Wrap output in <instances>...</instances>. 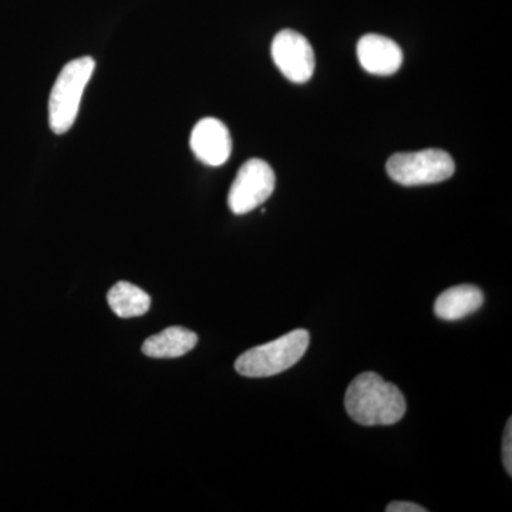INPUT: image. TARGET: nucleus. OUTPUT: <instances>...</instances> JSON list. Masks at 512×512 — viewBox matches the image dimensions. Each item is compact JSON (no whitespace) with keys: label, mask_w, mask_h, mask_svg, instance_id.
Returning a JSON list of instances; mask_svg holds the SVG:
<instances>
[{"label":"nucleus","mask_w":512,"mask_h":512,"mask_svg":"<svg viewBox=\"0 0 512 512\" xmlns=\"http://www.w3.org/2000/svg\"><path fill=\"white\" fill-rule=\"evenodd\" d=\"M198 335L191 330L174 326L148 338L143 345V353L156 359H175L187 355L197 346Z\"/></svg>","instance_id":"10"},{"label":"nucleus","mask_w":512,"mask_h":512,"mask_svg":"<svg viewBox=\"0 0 512 512\" xmlns=\"http://www.w3.org/2000/svg\"><path fill=\"white\" fill-rule=\"evenodd\" d=\"M387 174L404 187L443 183L453 177L456 165L453 158L444 150L414 151L397 153L386 164Z\"/></svg>","instance_id":"4"},{"label":"nucleus","mask_w":512,"mask_h":512,"mask_svg":"<svg viewBox=\"0 0 512 512\" xmlns=\"http://www.w3.org/2000/svg\"><path fill=\"white\" fill-rule=\"evenodd\" d=\"M484 295L477 286L460 285L447 289L437 298L434 313L443 320H458L477 312L483 306Z\"/></svg>","instance_id":"9"},{"label":"nucleus","mask_w":512,"mask_h":512,"mask_svg":"<svg viewBox=\"0 0 512 512\" xmlns=\"http://www.w3.org/2000/svg\"><path fill=\"white\" fill-rule=\"evenodd\" d=\"M345 409L362 426H392L406 414V399L399 387L384 382L375 372L362 373L349 384Z\"/></svg>","instance_id":"1"},{"label":"nucleus","mask_w":512,"mask_h":512,"mask_svg":"<svg viewBox=\"0 0 512 512\" xmlns=\"http://www.w3.org/2000/svg\"><path fill=\"white\" fill-rule=\"evenodd\" d=\"M311 336L308 330L296 329L288 335L255 346L238 357L235 370L245 377H269L291 369L308 350Z\"/></svg>","instance_id":"3"},{"label":"nucleus","mask_w":512,"mask_h":512,"mask_svg":"<svg viewBox=\"0 0 512 512\" xmlns=\"http://www.w3.org/2000/svg\"><path fill=\"white\" fill-rule=\"evenodd\" d=\"M192 153L202 163L220 167L232 153V138L227 126L214 117H205L195 124L190 138Z\"/></svg>","instance_id":"7"},{"label":"nucleus","mask_w":512,"mask_h":512,"mask_svg":"<svg viewBox=\"0 0 512 512\" xmlns=\"http://www.w3.org/2000/svg\"><path fill=\"white\" fill-rule=\"evenodd\" d=\"M94 69L93 57L84 56L67 63L57 76L49 100V123L53 133L64 134L73 127Z\"/></svg>","instance_id":"2"},{"label":"nucleus","mask_w":512,"mask_h":512,"mask_svg":"<svg viewBox=\"0 0 512 512\" xmlns=\"http://www.w3.org/2000/svg\"><path fill=\"white\" fill-rule=\"evenodd\" d=\"M272 59L293 83H306L315 72V52L305 36L295 30L285 29L272 42Z\"/></svg>","instance_id":"6"},{"label":"nucleus","mask_w":512,"mask_h":512,"mask_svg":"<svg viewBox=\"0 0 512 512\" xmlns=\"http://www.w3.org/2000/svg\"><path fill=\"white\" fill-rule=\"evenodd\" d=\"M107 301L111 311L119 318H137L148 312L151 306V298L143 289L128 282H119L110 289Z\"/></svg>","instance_id":"11"},{"label":"nucleus","mask_w":512,"mask_h":512,"mask_svg":"<svg viewBox=\"0 0 512 512\" xmlns=\"http://www.w3.org/2000/svg\"><path fill=\"white\" fill-rule=\"evenodd\" d=\"M387 512H426V508L414 503H406V501H396L387 505Z\"/></svg>","instance_id":"13"},{"label":"nucleus","mask_w":512,"mask_h":512,"mask_svg":"<svg viewBox=\"0 0 512 512\" xmlns=\"http://www.w3.org/2000/svg\"><path fill=\"white\" fill-rule=\"evenodd\" d=\"M275 173L271 165L252 158L239 168L231 185L228 205L235 215H244L261 207L275 190Z\"/></svg>","instance_id":"5"},{"label":"nucleus","mask_w":512,"mask_h":512,"mask_svg":"<svg viewBox=\"0 0 512 512\" xmlns=\"http://www.w3.org/2000/svg\"><path fill=\"white\" fill-rule=\"evenodd\" d=\"M357 57L367 73L392 76L403 64V52L394 40L382 35H365L357 43Z\"/></svg>","instance_id":"8"},{"label":"nucleus","mask_w":512,"mask_h":512,"mask_svg":"<svg viewBox=\"0 0 512 512\" xmlns=\"http://www.w3.org/2000/svg\"><path fill=\"white\" fill-rule=\"evenodd\" d=\"M503 461L508 476H512V420H508L504 431L503 440Z\"/></svg>","instance_id":"12"}]
</instances>
